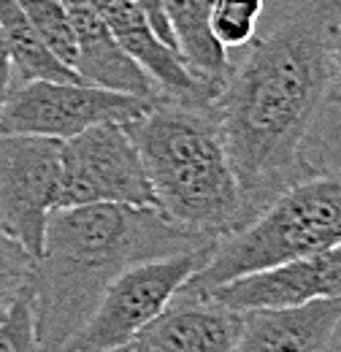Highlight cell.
Segmentation results:
<instances>
[{"label": "cell", "instance_id": "cell-16", "mask_svg": "<svg viewBox=\"0 0 341 352\" xmlns=\"http://www.w3.org/2000/svg\"><path fill=\"white\" fill-rule=\"evenodd\" d=\"M19 6L28 14L36 33L41 36V41L49 46V52L74 68L76 44H74V30H71L65 0H19Z\"/></svg>", "mask_w": 341, "mask_h": 352}, {"label": "cell", "instance_id": "cell-17", "mask_svg": "<svg viewBox=\"0 0 341 352\" xmlns=\"http://www.w3.org/2000/svg\"><path fill=\"white\" fill-rule=\"evenodd\" d=\"M265 0H214L212 36L222 49H241L255 38Z\"/></svg>", "mask_w": 341, "mask_h": 352}, {"label": "cell", "instance_id": "cell-9", "mask_svg": "<svg viewBox=\"0 0 341 352\" xmlns=\"http://www.w3.org/2000/svg\"><path fill=\"white\" fill-rule=\"evenodd\" d=\"M204 296L236 311L290 307L314 298H341V244L241 274Z\"/></svg>", "mask_w": 341, "mask_h": 352}, {"label": "cell", "instance_id": "cell-22", "mask_svg": "<svg viewBox=\"0 0 341 352\" xmlns=\"http://www.w3.org/2000/svg\"><path fill=\"white\" fill-rule=\"evenodd\" d=\"M333 103L341 109V38L336 46V89H333Z\"/></svg>", "mask_w": 341, "mask_h": 352}, {"label": "cell", "instance_id": "cell-14", "mask_svg": "<svg viewBox=\"0 0 341 352\" xmlns=\"http://www.w3.org/2000/svg\"><path fill=\"white\" fill-rule=\"evenodd\" d=\"M212 3L214 0H160V8L187 68L201 79L222 85L230 60L228 49H222L212 36Z\"/></svg>", "mask_w": 341, "mask_h": 352}, {"label": "cell", "instance_id": "cell-3", "mask_svg": "<svg viewBox=\"0 0 341 352\" xmlns=\"http://www.w3.org/2000/svg\"><path fill=\"white\" fill-rule=\"evenodd\" d=\"M125 128L141 152L157 209L170 220L219 239L247 225L214 100L157 95Z\"/></svg>", "mask_w": 341, "mask_h": 352}, {"label": "cell", "instance_id": "cell-20", "mask_svg": "<svg viewBox=\"0 0 341 352\" xmlns=\"http://www.w3.org/2000/svg\"><path fill=\"white\" fill-rule=\"evenodd\" d=\"M141 8H144V14L149 16V22H152V28H155V33L170 46V49H176V38H173V33H170L168 28V19H166V14H163V8H160V0H135ZM179 52V49H176Z\"/></svg>", "mask_w": 341, "mask_h": 352}, {"label": "cell", "instance_id": "cell-11", "mask_svg": "<svg viewBox=\"0 0 341 352\" xmlns=\"http://www.w3.org/2000/svg\"><path fill=\"white\" fill-rule=\"evenodd\" d=\"M109 25L114 38L130 57L155 79L163 95L182 100H214L219 82L195 76L182 54L170 49L152 28L149 16L135 0H87Z\"/></svg>", "mask_w": 341, "mask_h": 352}, {"label": "cell", "instance_id": "cell-10", "mask_svg": "<svg viewBox=\"0 0 341 352\" xmlns=\"http://www.w3.org/2000/svg\"><path fill=\"white\" fill-rule=\"evenodd\" d=\"M244 317L209 296L176 293L122 350L128 352H236Z\"/></svg>", "mask_w": 341, "mask_h": 352}, {"label": "cell", "instance_id": "cell-2", "mask_svg": "<svg viewBox=\"0 0 341 352\" xmlns=\"http://www.w3.org/2000/svg\"><path fill=\"white\" fill-rule=\"evenodd\" d=\"M212 241L219 236L190 230L157 206L85 204L54 209L30 279L38 350H65L125 268Z\"/></svg>", "mask_w": 341, "mask_h": 352}, {"label": "cell", "instance_id": "cell-7", "mask_svg": "<svg viewBox=\"0 0 341 352\" xmlns=\"http://www.w3.org/2000/svg\"><path fill=\"white\" fill-rule=\"evenodd\" d=\"M157 206L141 152L125 125L100 122L60 144V206Z\"/></svg>", "mask_w": 341, "mask_h": 352}, {"label": "cell", "instance_id": "cell-18", "mask_svg": "<svg viewBox=\"0 0 341 352\" xmlns=\"http://www.w3.org/2000/svg\"><path fill=\"white\" fill-rule=\"evenodd\" d=\"M33 263V252L0 225V317L30 290Z\"/></svg>", "mask_w": 341, "mask_h": 352}, {"label": "cell", "instance_id": "cell-21", "mask_svg": "<svg viewBox=\"0 0 341 352\" xmlns=\"http://www.w3.org/2000/svg\"><path fill=\"white\" fill-rule=\"evenodd\" d=\"M16 85L14 79V65H11V54H8V44L3 38V30H0V106L8 95V89Z\"/></svg>", "mask_w": 341, "mask_h": 352}, {"label": "cell", "instance_id": "cell-12", "mask_svg": "<svg viewBox=\"0 0 341 352\" xmlns=\"http://www.w3.org/2000/svg\"><path fill=\"white\" fill-rule=\"evenodd\" d=\"M241 342L236 352H322L333 347L341 325V298L241 311Z\"/></svg>", "mask_w": 341, "mask_h": 352}, {"label": "cell", "instance_id": "cell-19", "mask_svg": "<svg viewBox=\"0 0 341 352\" xmlns=\"http://www.w3.org/2000/svg\"><path fill=\"white\" fill-rule=\"evenodd\" d=\"M33 350H38V339H36V320H33V290H28L0 317V352Z\"/></svg>", "mask_w": 341, "mask_h": 352}, {"label": "cell", "instance_id": "cell-13", "mask_svg": "<svg viewBox=\"0 0 341 352\" xmlns=\"http://www.w3.org/2000/svg\"><path fill=\"white\" fill-rule=\"evenodd\" d=\"M65 8L76 44L74 71L82 82L141 98L163 95L155 79L122 49L103 16L87 0H65Z\"/></svg>", "mask_w": 341, "mask_h": 352}, {"label": "cell", "instance_id": "cell-8", "mask_svg": "<svg viewBox=\"0 0 341 352\" xmlns=\"http://www.w3.org/2000/svg\"><path fill=\"white\" fill-rule=\"evenodd\" d=\"M60 138L0 133V225L33 258L41 255L46 222L60 209Z\"/></svg>", "mask_w": 341, "mask_h": 352}, {"label": "cell", "instance_id": "cell-4", "mask_svg": "<svg viewBox=\"0 0 341 352\" xmlns=\"http://www.w3.org/2000/svg\"><path fill=\"white\" fill-rule=\"evenodd\" d=\"M341 244V168H317L279 190L247 225L219 239L179 293L204 296L241 274Z\"/></svg>", "mask_w": 341, "mask_h": 352}, {"label": "cell", "instance_id": "cell-6", "mask_svg": "<svg viewBox=\"0 0 341 352\" xmlns=\"http://www.w3.org/2000/svg\"><path fill=\"white\" fill-rule=\"evenodd\" d=\"M155 98L60 79L16 82L0 106V133H25L46 138H71L100 122L128 125L138 120Z\"/></svg>", "mask_w": 341, "mask_h": 352}, {"label": "cell", "instance_id": "cell-15", "mask_svg": "<svg viewBox=\"0 0 341 352\" xmlns=\"http://www.w3.org/2000/svg\"><path fill=\"white\" fill-rule=\"evenodd\" d=\"M0 30L8 44L14 79L30 82V79H60V82H76L79 74L65 65L60 57L49 52L41 41L36 28L30 25L28 14L22 11L19 0H0Z\"/></svg>", "mask_w": 341, "mask_h": 352}, {"label": "cell", "instance_id": "cell-5", "mask_svg": "<svg viewBox=\"0 0 341 352\" xmlns=\"http://www.w3.org/2000/svg\"><path fill=\"white\" fill-rule=\"evenodd\" d=\"M217 244L219 241H212L198 250L166 255V258H152V261L125 268L106 287L103 298L89 314L85 328L65 344V350H122L146 322H152L168 307V301L179 293V287L212 258Z\"/></svg>", "mask_w": 341, "mask_h": 352}, {"label": "cell", "instance_id": "cell-1", "mask_svg": "<svg viewBox=\"0 0 341 352\" xmlns=\"http://www.w3.org/2000/svg\"><path fill=\"white\" fill-rule=\"evenodd\" d=\"M341 0H303L228 68L214 109L247 222L290 182L317 171L309 141L333 103Z\"/></svg>", "mask_w": 341, "mask_h": 352}]
</instances>
